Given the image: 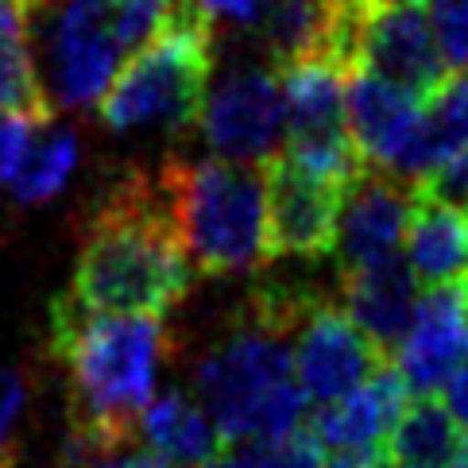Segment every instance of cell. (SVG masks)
Returning <instances> with one entry per match:
<instances>
[{
    "instance_id": "cell-14",
    "label": "cell",
    "mask_w": 468,
    "mask_h": 468,
    "mask_svg": "<svg viewBox=\"0 0 468 468\" xmlns=\"http://www.w3.org/2000/svg\"><path fill=\"white\" fill-rule=\"evenodd\" d=\"M345 101H348V132H353L364 163L395 175L414 144L422 101L367 70L348 74Z\"/></svg>"
},
{
    "instance_id": "cell-2",
    "label": "cell",
    "mask_w": 468,
    "mask_h": 468,
    "mask_svg": "<svg viewBox=\"0 0 468 468\" xmlns=\"http://www.w3.org/2000/svg\"><path fill=\"white\" fill-rule=\"evenodd\" d=\"M51 348L70 379V441H140V418L155 399L159 367L171 348L163 317L93 314L70 294H58L51 306Z\"/></svg>"
},
{
    "instance_id": "cell-9",
    "label": "cell",
    "mask_w": 468,
    "mask_h": 468,
    "mask_svg": "<svg viewBox=\"0 0 468 468\" xmlns=\"http://www.w3.org/2000/svg\"><path fill=\"white\" fill-rule=\"evenodd\" d=\"M267 182V252L294 260H325L341 232V182L322 178L287 155L263 166Z\"/></svg>"
},
{
    "instance_id": "cell-16",
    "label": "cell",
    "mask_w": 468,
    "mask_h": 468,
    "mask_svg": "<svg viewBox=\"0 0 468 468\" xmlns=\"http://www.w3.org/2000/svg\"><path fill=\"white\" fill-rule=\"evenodd\" d=\"M407 263L418 282L453 287L468 275V209L441 197L430 182H418L410 229H407Z\"/></svg>"
},
{
    "instance_id": "cell-31",
    "label": "cell",
    "mask_w": 468,
    "mask_h": 468,
    "mask_svg": "<svg viewBox=\"0 0 468 468\" xmlns=\"http://www.w3.org/2000/svg\"><path fill=\"white\" fill-rule=\"evenodd\" d=\"M410 5H433V0H410Z\"/></svg>"
},
{
    "instance_id": "cell-27",
    "label": "cell",
    "mask_w": 468,
    "mask_h": 468,
    "mask_svg": "<svg viewBox=\"0 0 468 468\" xmlns=\"http://www.w3.org/2000/svg\"><path fill=\"white\" fill-rule=\"evenodd\" d=\"M441 403L449 407V414L457 418V426L468 430V360L457 367L453 376L445 379V388H441Z\"/></svg>"
},
{
    "instance_id": "cell-12",
    "label": "cell",
    "mask_w": 468,
    "mask_h": 468,
    "mask_svg": "<svg viewBox=\"0 0 468 468\" xmlns=\"http://www.w3.org/2000/svg\"><path fill=\"white\" fill-rule=\"evenodd\" d=\"M468 360V294L464 287L422 291L414 325L395 353V372L410 395H438Z\"/></svg>"
},
{
    "instance_id": "cell-25",
    "label": "cell",
    "mask_w": 468,
    "mask_h": 468,
    "mask_svg": "<svg viewBox=\"0 0 468 468\" xmlns=\"http://www.w3.org/2000/svg\"><path fill=\"white\" fill-rule=\"evenodd\" d=\"M190 5L206 16V20L221 31V27H256L263 0H190Z\"/></svg>"
},
{
    "instance_id": "cell-5",
    "label": "cell",
    "mask_w": 468,
    "mask_h": 468,
    "mask_svg": "<svg viewBox=\"0 0 468 468\" xmlns=\"http://www.w3.org/2000/svg\"><path fill=\"white\" fill-rule=\"evenodd\" d=\"M217 27L190 0L171 12L152 43L132 55L101 97L112 132H190L202 121L213 78Z\"/></svg>"
},
{
    "instance_id": "cell-22",
    "label": "cell",
    "mask_w": 468,
    "mask_h": 468,
    "mask_svg": "<svg viewBox=\"0 0 468 468\" xmlns=\"http://www.w3.org/2000/svg\"><path fill=\"white\" fill-rule=\"evenodd\" d=\"M31 407V376L24 367L0 364V468L20 461V426Z\"/></svg>"
},
{
    "instance_id": "cell-29",
    "label": "cell",
    "mask_w": 468,
    "mask_h": 468,
    "mask_svg": "<svg viewBox=\"0 0 468 468\" xmlns=\"http://www.w3.org/2000/svg\"><path fill=\"white\" fill-rule=\"evenodd\" d=\"M449 468H468V433L461 438V449H457V457H453V464Z\"/></svg>"
},
{
    "instance_id": "cell-13",
    "label": "cell",
    "mask_w": 468,
    "mask_h": 468,
    "mask_svg": "<svg viewBox=\"0 0 468 468\" xmlns=\"http://www.w3.org/2000/svg\"><path fill=\"white\" fill-rule=\"evenodd\" d=\"M418 303H422V282H418L414 267L399 252L388 260L341 271L337 306L353 317L364 337L391 360L414 325Z\"/></svg>"
},
{
    "instance_id": "cell-7",
    "label": "cell",
    "mask_w": 468,
    "mask_h": 468,
    "mask_svg": "<svg viewBox=\"0 0 468 468\" xmlns=\"http://www.w3.org/2000/svg\"><path fill=\"white\" fill-rule=\"evenodd\" d=\"M197 128L213 152L232 163L267 166L275 155H282L291 136V116L279 66L271 58L229 62L221 78L209 81Z\"/></svg>"
},
{
    "instance_id": "cell-30",
    "label": "cell",
    "mask_w": 468,
    "mask_h": 468,
    "mask_svg": "<svg viewBox=\"0 0 468 468\" xmlns=\"http://www.w3.org/2000/svg\"><path fill=\"white\" fill-rule=\"evenodd\" d=\"M0 5H24V0H0Z\"/></svg>"
},
{
    "instance_id": "cell-6",
    "label": "cell",
    "mask_w": 468,
    "mask_h": 468,
    "mask_svg": "<svg viewBox=\"0 0 468 468\" xmlns=\"http://www.w3.org/2000/svg\"><path fill=\"white\" fill-rule=\"evenodd\" d=\"M20 8L51 109H93L128 62L105 0H24Z\"/></svg>"
},
{
    "instance_id": "cell-18",
    "label": "cell",
    "mask_w": 468,
    "mask_h": 468,
    "mask_svg": "<svg viewBox=\"0 0 468 468\" xmlns=\"http://www.w3.org/2000/svg\"><path fill=\"white\" fill-rule=\"evenodd\" d=\"M461 449L457 418L438 395H410L388 438V461L395 468H449Z\"/></svg>"
},
{
    "instance_id": "cell-24",
    "label": "cell",
    "mask_w": 468,
    "mask_h": 468,
    "mask_svg": "<svg viewBox=\"0 0 468 468\" xmlns=\"http://www.w3.org/2000/svg\"><path fill=\"white\" fill-rule=\"evenodd\" d=\"M322 441L314 438V430L303 426L287 433L279 441H267V453H263V464L260 468H322Z\"/></svg>"
},
{
    "instance_id": "cell-11",
    "label": "cell",
    "mask_w": 468,
    "mask_h": 468,
    "mask_svg": "<svg viewBox=\"0 0 468 468\" xmlns=\"http://www.w3.org/2000/svg\"><path fill=\"white\" fill-rule=\"evenodd\" d=\"M418 182H407L383 166H364L348 182L345 206H341V232H337V267H364L376 260H388L399 252L414 209Z\"/></svg>"
},
{
    "instance_id": "cell-20",
    "label": "cell",
    "mask_w": 468,
    "mask_h": 468,
    "mask_svg": "<svg viewBox=\"0 0 468 468\" xmlns=\"http://www.w3.org/2000/svg\"><path fill=\"white\" fill-rule=\"evenodd\" d=\"M78 155H81V144H78V132L74 128H62L55 121H47L39 128L36 144L20 166V175L12 178V197L20 206H43L70 182L74 166H78Z\"/></svg>"
},
{
    "instance_id": "cell-21",
    "label": "cell",
    "mask_w": 468,
    "mask_h": 468,
    "mask_svg": "<svg viewBox=\"0 0 468 468\" xmlns=\"http://www.w3.org/2000/svg\"><path fill=\"white\" fill-rule=\"evenodd\" d=\"M182 0H105V8L112 16V27L121 36L128 58L140 51L144 43H152L159 36V27L171 20V12Z\"/></svg>"
},
{
    "instance_id": "cell-28",
    "label": "cell",
    "mask_w": 468,
    "mask_h": 468,
    "mask_svg": "<svg viewBox=\"0 0 468 468\" xmlns=\"http://www.w3.org/2000/svg\"><path fill=\"white\" fill-rule=\"evenodd\" d=\"M322 468H388V457H372V453H345L333 449V457L322 461Z\"/></svg>"
},
{
    "instance_id": "cell-17",
    "label": "cell",
    "mask_w": 468,
    "mask_h": 468,
    "mask_svg": "<svg viewBox=\"0 0 468 468\" xmlns=\"http://www.w3.org/2000/svg\"><path fill=\"white\" fill-rule=\"evenodd\" d=\"M140 441L175 468H197L225 453V433L213 426L194 391H163L140 418Z\"/></svg>"
},
{
    "instance_id": "cell-15",
    "label": "cell",
    "mask_w": 468,
    "mask_h": 468,
    "mask_svg": "<svg viewBox=\"0 0 468 468\" xmlns=\"http://www.w3.org/2000/svg\"><path fill=\"white\" fill-rule=\"evenodd\" d=\"M407 399H410L407 383L399 379L395 364H388L360 391L345 395L329 407H317V414L310 418V430L325 449L388 457V438L395 430V418L407 407Z\"/></svg>"
},
{
    "instance_id": "cell-19",
    "label": "cell",
    "mask_w": 468,
    "mask_h": 468,
    "mask_svg": "<svg viewBox=\"0 0 468 468\" xmlns=\"http://www.w3.org/2000/svg\"><path fill=\"white\" fill-rule=\"evenodd\" d=\"M0 112H24L51 121L55 109L47 101L31 27L20 5H0Z\"/></svg>"
},
{
    "instance_id": "cell-3",
    "label": "cell",
    "mask_w": 468,
    "mask_h": 468,
    "mask_svg": "<svg viewBox=\"0 0 468 468\" xmlns=\"http://www.w3.org/2000/svg\"><path fill=\"white\" fill-rule=\"evenodd\" d=\"M294 333L244 303L221 341L197 360L194 395L225 441H279L306 426V395L294 376Z\"/></svg>"
},
{
    "instance_id": "cell-10",
    "label": "cell",
    "mask_w": 468,
    "mask_h": 468,
    "mask_svg": "<svg viewBox=\"0 0 468 468\" xmlns=\"http://www.w3.org/2000/svg\"><path fill=\"white\" fill-rule=\"evenodd\" d=\"M388 364L391 356H383L341 306L317 303L294 333V376L314 407H329L360 391Z\"/></svg>"
},
{
    "instance_id": "cell-1",
    "label": "cell",
    "mask_w": 468,
    "mask_h": 468,
    "mask_svg": "<svg viewBox=\"0 0 468 468\" xmlns=\"http://www.w3.org/2000/svg\"><path fill=\"white\" fill-rule=\"evenodd\" d=\"M190 256L178 240L159 178L128 171L81 225L74 287L93 314H166L190 291Z\"/></svg>"
},
{
    "instance_id": "cell-8",
    "label": "cell",
    "mask_w": 468,
    "mask_h": 468,
    "mask_svg": "<svg viewBox=\"0 0 468 468\" xmlns=\"http://www.w3.org/2000/svg\"><path fill=\"white\" fill-rule=\"evenodd\" d=\"M356 70L376 74L426 101L445 86L453 62L445 58L433 12H426V5L367 0L356 36Z\"/></svg>"
},
{
    "instance_id": "cell-4",
    "label": "cell",
    "mask_w": 468,
    "mask_h": 468,
    "mask_svg": "<svg viewBox=\"0 0 468 468\" xmlns=\"http://www.w3.org/2000/svg\"><path fill=\"white\" fill-rule=\"evenodd\" d=\"M171 221L190 263L206 275L256 271L267 252V182L263 166L232 159L171 155L159 171Z\"/></svg>"
},
{
    "instance_id": "cell-23",
    "label": "cell",
    "mask_w": 468,
    "mask_h": 468,
    "mask_svg": "<svg viewBox=\"0 0 468 468\" xmlns=\"http://www.w3.org/2000/svg\"><path fill=\"white\" fill-rule=\"evenodd\" d=\"M43 124L47 121H39V116L0 112V186H12V178L20 175V166H24V159H27L31 144H36Z\"/></svg>"
},
{
    "instance_id": "cell-26",
    "label": "cell",
    "mask_w": 468,
    "mask_h": 468,
    "mask_svg": "<svg viewBox=\"0 0 468 468\" xmlns=\"http://www.w3.org/2000/svg\"><path fill=\"white\" fill-rule=\"evenodd\" d=\"M426 182H430V186L438 190L441 197H449V202H457V206L468 209V147H464V152H457L438 175L426 178Z\"/></svg>"
},
{
    "instance_id": "cell-32",
    "label": "cell",
    "mask_w": 468,
    "mask_h": 468,
    "mask_svg": "<svg viewBox=\"0 0 468 468\" xmlns=\"http://www.w3.org/2000/svg\"><path fill=\"white\" fill-rule=\"evenodd\" d=\"M464 294H468V275H464Z\"/></svg>"
}]
</instances>
